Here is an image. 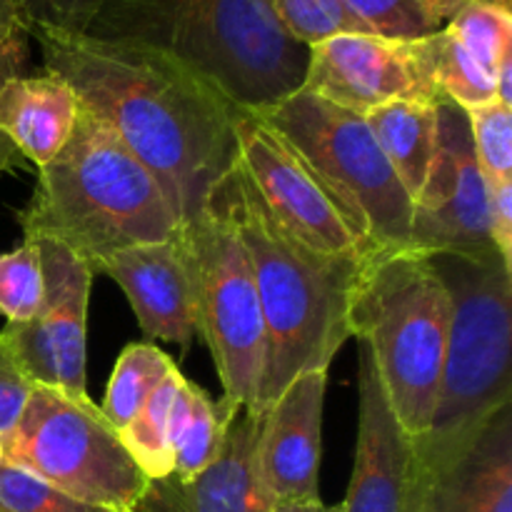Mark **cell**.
<instances>
[{
	"instance_id": "obj_22",
	"label": "cell",
	"mask_w": 512,
	"mask_h": 512,
	"mask_svg": "<svg viewBox=\"0 0 512 512\" xmlns=\"http://www.w3.org/2000/svg\"><path fill=\"white\" fill-rule=\"evenodd\" d=\"M175 368L178 365L173 363V358L160 348H155L153 343L128 345L120 353L113 375H110L100 413L120 433V430H125L133 423V418L148 403L155 388Z\"/></svg>"
},
{
	"instance_id": "obj_25",
	"label": "cell",
	"mask_w": 512,
	"mask_h": 512,
	"mask_svg": "<svg viewBox=\"0 0 512 512\" xmlns=\"http://www.w3.org/2000/svg\"><path fill=\"white\" fill-rule=\"evenodd\" d=\"M435 83L445 100L463 110L498 100L495 75L488 73L448 30L435 33Z\"/></svg>"
},
{
	"instance_id": "obj_15",
	"label": "cell",
	"mask_w": 512,
	"mask_h": 512,
	"mask_svg": "<svg viewBox=\"0 0 512 512\" xmlns=\"http://www.w3.org/2000/svg\"><path fill=\"white\" fill-rule=\"evenodd\" d=\"M328 370L295 378L260 423L258 468L275 500H320L323 405Z\"/></svg>"
},
{
	"instance_id": "obj_1",
	"label": "cell",
	"mask_w": 512,
	"mask_h": 512,
	"mask_svg": "<svg viewBox=\"0 0 512 512\" xmlns=\"http://www.w3.org/2000/svg\"><path fill=\"white\" fill-rule=\"evenodd\" d=\"M43 70L115 130L153 173L180 228L198 218L238 158L233 105L158 50L35 23Z\"/></svg>"
},
{
	"instance_id": "obj_32",
	"label": "cell",
	"mask_w": 512,
	"mask_h": 512,
	"mask_svg": "<svg viewBox=\"0 0 512 512\" xmlns=\"http://www.w3.org/2000/svg\"><path fill=\"white\" fill-rule=\"evenodd\" d=\"M30 390H33V383L20 373L8 345L0 338V440L13 433L30 398Z\"/></svg>"
},
{
	"instance_id": "obj_2",
	"label": "cell",
	"mask_w": 512,
	"mask_h": 512,
	"mask_svg": "<svg viewBox=\"0 0 512 512\" xmlns=\"http://www.w3.org/2000/svg\"><path fill=\"white\" fill-rule=\"evenodd\" d=\"M253 268L265 358L253 418H263L295 378L330 370L350 335V303L363 258L320 255L275 220L235 158L213 190Z\"/></svg>"
},
{
	"instance_id": "obj_35",
	"label": "cell",
	"mask_w": 512,
	"mask_h": 512,
	"mask_svg": "<svg viewBox=\"0 0 512 512\" xmlns=\"http://www.w3.org/2000/svg\"><path fill=\"white\" fill-rule=\"evenodd\" d=\"M270 512H333L323 500H275Z\"/></svg>"
},
{
	"instance_id": "obj_4",
	"label": "cell",
	"mask_w": 512,
	"mask_h": 512,
	"mask_svg": "<svg viewBox=\"0 0 512 512\" xmlns=\"http://www.w3.org/2000/svg\"><path fill=\"white\" fill-rule=\"evenodd\" d=\"M23 240L58 243L90 265L133 245L163 243L180 223L163 188L100 115L80 103L73 133L18 213Z\"/></svg>"
},
{
	"instance_id": "obj_27",
	"label": "cell",
	"mask_w": 512,
	"mask_h": 512,
	"mask_svg": "<svg viewBox=\"0 0 512 512\" xmlns=\"http://www.w3.org/2000/svg\"><path fill=\"white\" fill-rule=\"evenodd\" d=\"M43 303V270L38 245L23 240L0 253V315L8 323H25Z\"/></svg>"
},
{
	"instance_id": "obj_28",
	"label": "cell",
	"mask_w": 512,
	"mask_h": 512,
	"mask_svg": "<svg viewBox=\"0 0 512 512\" xmlns=\"http://www.w3.org/2000/svg\"><path fill=\"white\" fill-rule=\"evenodd\" d=\"M375 35L420 40L440 33L445 18L430 0H343Z\"/></svg>"
},
{
	"instance_id": "obj_20",
	"label": "cell",
	"mask_w": 512,
	"mask_h": 512,
	"mask_svg": "<svg viewBox=\"0 0 512 512\" xmlns=\"http://www.w3.org/2000/svg\"><path fill=\"white\" fill-rule=\"evenodd\" d=\"M438 105L440 100H393L365 115L410 203L423 190L438 150Z\"/></svg>"
},
{
	"instance_id": "obj_3",
	"label": "cell",
	"mask_w": 512,
	"mask_h": 512,
	"mask_svg": "<svg viewBox=\"0 0 512 512\" xmlns=\"http://www.w3.org/2000/svg\"><path fill=\"white\" fill-rule=\"evenodd\" d=\"M80 33L158 50L245 113L293 95L308 70L310 48L270 0H100Z\"/></svg>"
},
{
	"instance_id": "obj_11",
	"label": "cell",
	"mask_w": 512,
	"mask_h": 512,
	"mask_svg": "<svg viewBox=\"0 0 512 512\" xmlns=\"http://www.w3.org/2000/svg\"><path fill=\"white\" fill-rule=\"evenodd\" d=\"M410 248L425 255L500 258L488 230V183L470 140L468 115L453 100L438 105V150L413 200Z\"/></svg>"
},
{
	"instance_id": "obj_7",
	"label": "cell",
	"mask_w": 512,
	"mask_h": 512,
	"mask_svg": "<svg viewBox=\"0 0 512 512\" xmlns=\"http://www.w3.org/2000/svg\"><path fill=\"white\" fill-rule=\"evenodd\" d=\"M255 115L273 125L318 175L365 255L410 248L413 203L365 115L338 108L303 88Z\"/></svg>"
},
{
	"instance_id": "obj_10",
	"label": "cell",
	"mask_w": 512,
	"mask_h": 512,
	"mask_svg": "<svg viewBox=\"0 0 512 512\" xmlns=\"http://www.w3.org/2000/svg\"><path fill=\"white\" fill-rule=\"evenodd\" d=\"M43 303L25 323H5L0 338L20 373L33 385L53 388L90 403L85 388V343L93 270L58 243L40 240Z\"/></svg>"
},
{
	"instance_id": "obj_21",
	"label": "cell",
	"mask_w": 512,
	"mask_h": 512,
	"mask_svg": "<svg viewBox=\"0 0 512 512\" xmlns=\"http://www.w3.org/2000/svg\"><path fill=\"white\" fill-rule=\"evenodd\" d=\"M240 413H243V405L238 400L228 395L213 400L200 385L183 378L168 425L175 478L190 480L203 473L220 455Z\"/></svg>"
},
{
	"instance_id": "obj_5",
	"label": "cell",
	"mask_w": 512,
	"mask_h": 512,
	"mask_svg": "<svg viewBox=\"0 0 512 512\" xmlns=\"http://www.w3.org/2000/svg\"><path fill=\"white\" fill-rule=\"evenodd\" d=\"M453 303L435 410L413 440V480L428 483L463 458L512 405V270L500 258L428 255Z\"/></svg>"
},
{
	"instance_id": "obj_34",
	"label": "cell",
	"mask_w": 512,
	"mask_h": 512,
	"mask_svg": "<svg viewBox=\"0 0 512 512\" xmlns=\"http://www.w3.org/2000/svg\"><path fill=\"white\" fill-rule=\"evenodd\" d=\"M488 230L495 253L512 270V180L488 183Z\"/></svg>"
},
{
	"instance_id": "obj_29",
	"label": "cell",
	"mask_w": 512,
	"mask_h": 512,
	"mask_svg": "<svg viewBox=\"0 0 512 512\" xmlns=\"http://www.w3.org/2000/svg\"><path fill=\"white\" fill-rule=\"evenodd\" d=\"M465 115L485 183L512 180V105L493 100Z\"/></svg>"
},
{
	"instance_id": "obj_37",
	"label": "cell",
	"mask_w": 512,
	"mask_h": 512,
	"mask_svg": "<svg viewBox=\"0 0 512 512\" xmlns=\"http://www.w3.org/2000/svg\"><path fill=\"white\" fill-rule=\"evenodd\" d=\"M430 3L435 5V10H438V13L445 18V23H448V18L455 13V8H458L463 0H430Z\"/></svg>"
},
{
	"instance_id": "obj_14",
	"label": "cell",
	"mask_w": 512,
	"mask_h": 512,
	"mask_svg": "<svg viewBox=\"0 0 512 512\" xmlns=\"http://www.w3.org/2000/svg\"><path fill=\"white\" fill-rule=\"evenodd\" d=\"M413 445L390 410L370 350L358 340V445L348 493L333 512H405Z\"/></svg>"
},
{
	"instance_id": "obj_9",
	"label": "cell",
	"mask_w": 512,
	"mask_h": 512,
	"mask_svg": "<svg viewBox=\"0 0 512 512\" xmlns=\"http://www.w3.org/2000/svg\"><path fill=\"white\" fill-rule=\"evenodd\" d=\"M193 283L198 335L213 355L223 395L253 413L265 358V325L253 268L238 230L210 195L198 218L178 233Z\"/></svg>"
},
{
	"instance_id": "obj_24",
	"label": "cell",
	"mask_w": 512,
	"mask_h": 512,
	"mask_svg": "<svg viewBox=\"0 0 512 512\" xmlns=\"http://www.w3.org/2000/svg\"><path fill=\"white\" fill-rule=\"evenodd\" d=\"M445 30L495 75L500 60L512 53V0H463Z\"/></svg>"
},
{
	"instance_id": "obj_31",
	"label": "cell",
	"mask_w": 512,
	"mask_h": 512,
	"mask_svg": "<svg viewBox=\"0 0 512 512\" xmlns=\"http://www.w3.org/2000/svg\"><path fill=\"white\" fill-rule=\"evenodd\" d=\"M3 3H8L30 28L35 23H45L80 33L100 0H3Z\"/></svg>"
},
{
	"instance_id": "obj_16",
	"label": "cell",
	"mask_w": 512,
	"mask_h": 512,
	"mask_svg": "<svg viewBox=\"0 0 512 512\" xmlns=\"http://www.w3.org/2000/svg\"><path fill=\"white\" fill-rule=\"evenodd\" d=\"M100 273L123 288L145 338L173 343L183 353L190 348L198 335V310L178 235L120 250L100 265Z\"/></svg>"
},
{
	"instance_id": "obj_36",
	"label": "cell",
	"mask_w": 512,
	"mask_h": 512,
	"mask_svg": "<svg viewBox=\"0 0 512 512\" xmlns=\"http://www.w3.org/2000/svg\"><path fill=\"white\" fill-rule=\"evenodd\" d=\"M18 160H20V153L15 150V145L10 143L5 135H0V175L13 170L15 165H18Z\"/></svg>"
},
{
	"instance_id": "obj_38",
	"label": "cell",
	"mask_w": 512,
	"mask_h": 512,
	"mask_svg": "<svg viewBox=\"0 0 512 512\" xmlns=\"http://www.w3.org/2000/svg\"><path fill=\"white\" fill-rule=\"evenodd\" d=\"M405 512H420L418 510V490H415V485L410 488V498H408V505H405Z\"/></svg>"
},
{
	"instance_id": "obj_39",
	"label": "cell",
	"mask_w": 512,
	"mask_h": 512,
	"mask_svg": "<svg viewBox=\"0 0 512 512\" xmlns=\"http://www.w3.org/2000/svg\"><path fill=\"white\" fill-rule=\"evenodd\" d=\"M0 463H3V440H0Z\"/></svg>"
},
{
	"instance_id": "obj_23",
	"label": "cell",
	"mask_w": 512,
	"mask_h": 512,
	"mask_svg": "<svg viewBox=\"0 0 512 512\" xmlns=\"http://www.w3.org/2000/svg\"><path fill=\"white\" fill-rule=\"evenodd\" d=\"M180 383H183V373L175 368L155 388V393L140 408L133 423L118 433L125 450L130 453V458L135 460V465L143 470V475L148 480H160L173 475V450H170L168 425L170 410H173Z\"/></svg>"
},
{
	"instance_id": "obj_13",
	"label": "cell",
	"mask_w": 512,
	"mask_h": 512,
	"mask_svg": "<svg viewBox=\"0 0 512 512\" xmlns=\"http://www.w3.org/2000/svg\"><path fill=\"white\" fill-rule=\"evenodd\" d=\"M303 90L368 115L393 100H445L435 83V35L395 40L375 33L335 35L308 53Z\"/></svg>"
},
{
	"instance_id": "obj_17",
	"label": "cell",
	"mask_w": 512,
	"mask_h": 512,
	"mask_svg": "<svg viewBox=\"0 0 512 512\" xmlns=\"http://www.w3.org/2000/svg\"><path fill=\"white\" fill-rule=\"evenodd\" d=\"M263 418L243 410L230 428L218 458L190 480L175 475L148 480L133 512H270L273 498L258 468Z\"/></svg>"
},
{
	"instance_id": "obj_18",
	"label": "cell",
	"mask_w": 512,
	"mask_h": 512,
	"mask_svg": "<svg viewBox=\"0 0 512 512\" xmlns=\"http://www.w3.org/2000/svg\"><path fill=\"white\" fill-rule=\"evenodd\" d=\"M420 512H512V405L468 453L428 483H415Z\"/></svg>"
},
{
	"instance_id": "obj_19",
	"label": "cell",
	"mask_w": 512,
	"mask_h": 512,
	"mask_svg": "<svg viewBox=\"0 0 512 512\" xmlns=\"http://www.w3.org/2000/svg\"><path fill=\"white\" fill-rule=\"evenodd\" d=\"M78 108V95L60 75H18L0 85V135L43 168L73 133Z\"/></svg>"
},
{
	"instance_id": "obj_33",
	"label": "cell",
	"mask_w": 512,
	"mask_h": 512,
	"mask_svg": "<svg viewBox=\"0 0 512 512\" xmlns=\"http://www.w3.org/2000/svg\"><path fill=\"white\" fill-rule=\"evenodd\" d=\"M30 25L0 0V85L23 75L28 60Z\"/></svg>"
},
{
	"instance_id": "obj_6",
	"label": "cell",
	"mask_w": 512,
	"mask_h": 512,
	"mask_svg": "<svg viewBox=\"0 0 512 512\" xmlns=\"http://www.w3.org/2000/svg\"><path fill=\"white\" fill-rule=\"evenodd\" d=\"M350 335L370 350L390 410L410 443L435 410L453 303L425 253L375 250L360 260L350 303Z\"/></svg>"
},
{
	"instance_id": "obj_30",
	"label": "cell",
	"mask_w": 512,
	"mask_h": 512,
	"mask_svg": "<svg viewBox=\"0 0 512 512\" xmlns=\"http://www.w3.org/2000/svg\"><path fill=\"white\" fill-rule=\"evenodd\" d=\"M0 512H118L83 503L53 488L30 470L3 460L0 463Z\"/></svg>"
},
{
	"instance_id": "obj_12",
	"label": "cell",
	"mask_w": 512,
	"mask_h": 512,
	"mask_svg": "<svg viewBox=\"0 0 512 512\" xmlns=\"http://www.w3.org/2000/svg\"><path fill=\"white\" fill-rule=\"evenodd\" d=\"M238 160L255 193L290 235L333 258H365L338 203L298 150L260 115L233 110Z\"/></svg>"
},
{
	"instance_id": "obj_8",
	"label": "cell",
	"mask_w": 512,
	"mask_h": 512,
	"mask_svg": "<svg viewBox=\"0 0 512 512\" xmlns=\"http://www.w3.org/2000/svg\"><path fill=\"white\" fill-rule=\"evenodd\" d=\"M3 460L53 488L118 512H133L148 478L98 405L33 385L23 415L3 440Z\"/></svg>"
},
{
	"instance_id": "obj_26",
	"label": "cell",
	"mask_w": 512,
	"mask_h": 512,
	"mask_svg": "<svg viewBox=\"0 0 512 512\" xmlns=\"http://www.w3.org/2000/svg\"><path fill=\"white\" fill-rule=\"evenodd\" d=\"M285 33L305 48L350 33H373L343 0H270Z\"/></svg>"
}]
</instances>
